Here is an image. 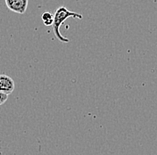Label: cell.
Masks as SVG:
<instances>
[{"instance_id": "277c9868", "label": "cell", "mask_w": 157, "mask_h": 155, "mask_svg": "<svg viewBox=\"0 0 157 155\" xmlns=\"http://www.w3.org/2000/svg\"><path fill=\"white\" fill-rule=\"evenodd\" d=\"M43 23L45 24V26H52L53 24V21H54V15L49 13V12H46L42 14L41 16Z\"/></svg>"}, {"instance_id": "7a4b0ae2", "label": "cell", "mask_w": 157, "mask_h": 155, "mask_svg": "<svg viewBox=\"0 0 157 155\" xmlns=\"http://www.w3.org/2000/svg\"><path fill=\"white\" fill-rule=\"evenodd\" d=\"M6 5L10 11L22 14L28 8L29 0H6Z\"/></svg>"}, {"instance_id": "3957f363", "label": "cell", "mask_w": 157, "mask_h": 155, "mask_svg": "<svg viewBox=\"0 0 157 155\" xmlns=\"http://www.w3.org/2000/svg\"><path fill=\"white\" fill-rule=\"evenodd\" d=\"M15 87L13 79L6 74H0V92L9 96Z\"/></svg>"}, {"instance_id": "5b68a950", "label": "cell", "mask_w": 157, "mask_h": 155, "mask_svg": "<svg viewBox=\"0 0 157 155\" xmlns=\"http://www.w3.org/2000/svg\"><path fill=\"white\" fill-rule=\"evenodd\" d=\"M7 99H8V95L0 92V105L4 104L7 101Z\"/></svg>"}, {"instance_id": "6da1fadb", "label": "cell", "mask_w": 157, "mask_h": 155, "mask_svg": "<svg viewBox=\"0 0 157 155\" xmlns=\"http://www.w3.org/2000/svg\"><path fill=\"white\" fill-rule=\"evenodd\" d=\"M70 17L76 18V19H82L81 14L74 13V12H71L70 10H68L64 6H61V7L57 8L54 14V21H53V24H52L54 33H55L56 39H58L59 41L63 42V43H68L70 40L67 38H64L63 36L61 35L60 27Z\"/></svg>"}]
</instances>
